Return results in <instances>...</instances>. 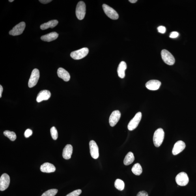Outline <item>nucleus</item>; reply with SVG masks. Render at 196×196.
Segmentation results:
<instances>
[{
  "label": "nucleus",
  "instance_id": "1",
  "mask_svg": "<svg viewBox=\"0 0 196 196\" xmlns=\"http://www.w3.org/2000/svg\"><path fill=\"white\" fill-rule=\"evenodd\" d=\"M165 133L162 128H159L155 131L153 141L156 147L158 148L162 144L164 139Z\"/></svg>",
  "mask_w": 196,
  "mask_h": 196
},
{
  "label": "nucleus",
  "instance_id": "2",
  "mask_svg": "<svg viewBox=\"0 0 196 196\" xmlns=\"http://www.w3.org/2000/svg\"><path fill=\"white\" fill-rule=\"evenodd\" d=\"M161 55L162 58L166 64L172 66L175 63V58L166 49H163L162 51Z\"/></svg>",
  "mask_w": 196,
  "mask_h": 196
},
{
  "label": "nucleus",
  "instance_id": "3",
  "mask_svg": "<svg viewBox=\"0 0 196 196\" xmlns=\"http://www.w3.org/2000/svg\"><path fill=\"white\" fill-rule=\"evenodd\" d=\"M86 14V5L83 1H80L77 4L76 10L77 18L80 20L84 18Z\"/></svg>",
  "mask_w": 196,
  "mask_h": 196
},
{
  "label": "nucleus",
  "instance_id": "4",
  "mask_svg": "<svg viewBox=\"0 0 196 196\" xmlns=\"http://www.w3.org/2000/svg\"><path fill=\"white\" fill-rule=\"evenodd\" d=\"M89 51V49L87 48H83L72 52L71 53V57L75 60L81 59L87 56Z\"/></svg>",
  "mask_w": 196,
  "mask_h": 196
},
{
  "label": "nucleus",
  "instance_id": "5",
  "mask_svg": "<svg viewBox=\"0 0 196 196\" xmlns=\"http://www.w3.org/2000/svg\"><path fill=\"white\" fill-rule=\"evenodd\" d=\"M175 181L179 186H186L189 182V178L187 174L184 172L179 173L176 176Z\"/></svg>",
  "mask_w": 196,
  "mask_h": 196
},
{
  "label": "nucleus",
  "instance_id": "6",
  "mask_svg": "<svg viewBox=\"0 0 196 196\" xmlns=\"http://www.w3.org/2000/svg\"><path fill=\"white\" fill-rule=\"evenodd\" d=\"M142 116V113L141 112H139L135 115L128 125V128L129 130L132 131L137 128L140 122Z\"/></svg>",
  "mask_w": 196,
  "mask_h": 196
},
{
  "label": "nucleus",
  "instance_id": "7",
  "mask_svg": "<svg viewBox=\"0 0 196 196\" xmlns=\"http://www.w3.org/2000/svg\"><path fill=\"white\" fill-rule=\"evenodd\" d=\"M103 8L104 11L107 16L113 20H117L119 16L117 12L110 6L106 4H103Z\"/></svg>",
  "mask_w": 196,
  "mask_h": 196
},
{
  "label": "nucleus",
  "instance_id": "8",
  "mask_svg": "<svg viewBox=\"0 0 196 196\" xmlns=\"http://www.w3.org/2000/svg\"><path fill=\"white\" fill-rule=\"evenodd\" d=\"M40 77L39 71L37 69H35L31 73L28 85L30 88H32L35 86L38 83Z\"/></svg>",
  "mask_w": 196,
  "mask_h": 196
},
{
  "label": "nucleus",
  "instance_id": "9",
  "mask_svg": "<svg viewBox=\"0 0 196 196\" xmlns=\"http://www.w3.org/2000/svg\"><path fill=\"white\" fill-rule=\"evenodd\" d=\"M25 22H21L16 25L13 28V29L10 30L9 32V34L13 36H17L21 35L25 29Z\"/></svg>",
  "mask_w": 196,
  "mask_h": 196
},
{
  "label": "nucleus",
  "instance_id": "10",
  "mask_svg": "<svg viewBox=\"0 0 196 196\" xmlns=\"http://www.w3.org/2000/svg\"><path fill=\"white\" fill-rule=\"evenodd\" d=\"M10 184V178L7 174L4 173L0 178V190L3 191L7 189Z\"/></svg>",
  "mask_w": 196,
  "mask_h": 196
},
{
  "label": "nucleus",
  "instance_id": "11",
  "mask_svg": "<svg viewBox=\"0 0 196 196\" xmlns=\"http://www.w3.org/2000/svg\"><path fill=\"white\" fill-rule=\"evenodd\" d=\"M121 116L120 111L116 110L112 112L109 118V123L112 127L115 126L119 121Z\"/></svg>",
  "mask_w": 196,
  "mask_h": 196
},
{
  "label": "nucleus",
  "instance_id": "12",
  "mask_svg": "<svg viewBox=\"0 0 196 196\" xmlns=\"http://www.w3.org/2000/svg\"><path fill=\"white\" fill-rule=\"evenodd\" d=\"M90 155L93 158L97 159L99 157V150L98 145L93 140L90 141L89 144Z\"/></svg>",
  "mask_w": 196,
  "mask_h": 196
},
{
  "label": "nucleus",
  "instance_id": "13",
  "mask_svg": "<svg viewBox=\"0 0 196 196\" xmlns=\"http://www.w3.org/2000/svg\"><path fill=\"white\" fill-rule=\"evenodd\" d=\"M186 146V144L184 141H179L176 142L172 150V153L174 155H176L180 153L185 149Z\"/></svg>",
  "mask_w": 196,
  "mask_h": 196
},
{
  "label": "nucleus",
  "instance_id": "14",
  "mask_svg": "<svg viewBox=\"0 0 196 196\" xmlns=\"http://www.w3.org/2000/svg\"><path fill=\"white\" fill-rule=\"evenodd\" d=\"M51 96V93L49 90H42L38 93L36 98V101L38 103H40L43 101L48 100L50 98Z\"/></svg>",
  "mask_w": 196,
  "mask_h": 196
},
{
  "label": "nucleus",
  "instance_id": "15",
  "mask_svg": "<svg viewBox=\"0 0 196 196\" xmlns=\"http://www.w3.org/2000/svg\"><path fill=\"white\" fill-rule=\"evenodd\" d=\"M161 83L158 80H153L148 81L146 84V87L148 89L152 90H156L159 89Z\"/></svg>",
  "mask_w": 196,
  "mask_h": 196
},
{
  "label": "nucleus",
  "instance_id": "16",
  "mask_svg": "<svg viewBox=\"0 0 196 196\" xmlns=\"http://www.w3.org/2000/svg\"><path fill=\"white\" fill-rule=\"evenodd\" d=\"M40 170L44 173H51L55 171L56 167L51 163L46 162L41 166Z\"/></svg>",
  "mask_w": 196,
  "mask_h": 196
},
{
  "label": "nucleus",
  "instance_id": "17",
  "mask_svg": "<svg viewBox=\"0 0 196 196\" xmlns=\"http://www.w3.org/2000/svg\"><path fill=\"white\" fill-rule=\"evenodd\" d=\"M57 74L59 78L63 79L64 81H68L70 80V76L69 73L64 68H60L58 69Z\"/></svg>",
  "mask_w": 196,
  "mask_h": 196
},
{
  "label": "nucleus",
  "instance_id": "18",
  "mask_svg": "<svg viewBox=\"0 0 196 196\" xmlns=\"http://www.w3.org/2000/svg\"><path fill=\"white\" fill-rule=\"evenodd\" d=\"M73 152L72 146L68 144L64 148L62 152V157L66 159H69L71 158Z\"/></svg>",
  "mask_w": 196,
  "mask_h": 196
},
{
  "label": "nucleus",
  "instance_id": "19",
  "mask_svg": "<svg viewBox=\"0 0 196 196\" xmlns=\"http://www.w3.org/2000/svg\"><path fill=\"white\" fill-rule=\"evenodd\" d=\"M58 36H59V35L57 32H52L42 36L41 37V39L44 41L50 42L57 39Z\"/></svg>",
  "mask_w": 196,
  "mask_h": 196
},
{
  "label": "nucleus",
  "instance_id": "20",
  "mask_svg": "<svg viewBox=\"0 0 196 196\" xmlns=\"http://www.w3.org/2000/svg\"><path fill=\"white\" fill-rule=\"evenodd\" d=\"M127 68V65L126 62L122 61L120 62L117 69V73L118 76L120 78L123 79L124 78L125 74V71Z\"/></svg>",
  "mask_w": 196,
  "mask_h": 196
},
{
  "label": "nucleus",
  "instance_id": "21",
  "mask_svg": "<svg viewBox=\"0 0 196 196\" xmlns=\"http://www.w3.org/2000/svg\"><path fill=\"white\" fill-rule=\"evenodd\" d=\"M58 24V21L57 20L50 21L48 22L43 24L41 25L40 29L44 30L49 29V28H53L57 26Z\"/></svg>",
  "mask_w": 196,
  "mask_h": 196
},
{
  "label": "nucleus",
  "instance_id": "22",
  "mask_svg": "<svg viewBox=\"0 0 196 196\" xmlns=\"http://www.w3.org/2000/svg\"><path fill=\"white\" fill-rule=\"evenodd\" d=\"M134 157L133 153L129 152L125 157L124 160V163L125 165L128 166L134 162Z\"/></svg>",
  "mask_w": 196,
  "mask_h": 196
},
{
  "label": "nucleus",
  "instance_id": "23",
  "mask_svg": "<svg viewBox=\"0 0 196 196\" xmlns=\"http://www.w3.org/2000/svg\"><path fill=\"white\" fill-rule=\"evenodd\" d=\"M132 171L135 175H139L143 172V169L140 164L139 163H137L133 166Z\"/></svg>",
  "mask_w": 196,
  "mask_h": 196
},
{
  "label": "nucleus",
  "instance_id": "24",
  "mask_svg": "<svg viewBox=\"0 0 196 196\" xmlns=\"http://www.w3.org/2000/svg\"><path fill=\"white\" fill-rule=\"evenodd\" d=\"M3 134L5 136L7 137L11 141H13L16 139V135L15 132H11L9 130L4 131Z\"/></svg>",
  "mask_w": 196,
  "mask_h": 196
},
{
  "label": "nucleus",
  "instance_id": "25",
  "mask_svg": "<svg viewBox=\"0 0 196 196\" xmlns=\"http://www.w3.org/2000/svg\"><path fill=\"white\" fill-rule=\"evenodd\" d=\"M115 186L116 189L120 191H122L124 189L125 184L123 181L120 179H117L115 182Z\"/></svg>",
  "mask_w": 196,
  "mask_h": 196
},
{
  "label": "nucleus",
  "instance_id": "26",
  "mask_svg": "<svg viewBox=\"0 0 196 196\" xmlns=\"http://www.w3.org/2000/svg\"><path fill=\"white\" fill-rule=\"evenodd\" d=\"M58 190L56 189H49L44 192L41 196H55L57 193Z\"/></svg>",
  "mask_w": 196,
  "mask_h": 196
},
{
  "label": "nucleus",
  "instance_id": "27",
  "mask_svg": "<svg viewBox=\"0 0 196 196\" xmlns=\"http://www.w3.org/2000/svg\"><path fill=\"white\" fill-rule=\"evenodd\" d=\"M51 134L52 137L54 140H57L58 138V133L57 129L53 126L50 130Z\"/></svg>",
  "mask_w": 196,
  "mask_h": 196
},
{
  "label": "nucleus",
  "instance_id": "28",
  "mask_svg": "<svg viewBox=\"0 0 196 196\" xmlns=\"http://www.w3.org/2000/svg\"><path fill=\"white\" fill-rule=\"evenodd\" d=\"M82 193V191L80 189H77L68 194L66 196H79Z\"/></svg>",
  "mask_w": 196,
  "mask_h": 196
},
{
  "label": "nucleus",
  "instance_id": "29",
  "mask_svg": "<svg viewBox=\"0 0 196 196\" xmlns=\"http://www.w3.org/2000/svg\"><path fill=\"white\" fill-rule=\"evenodd\" d=\"M32 131L31 129H27L25 130V138H29L32 134Z\"/></svg>",
  "mask_w": 196,
  "mask_h": 196
},
{
  "label": "nucleus",
  "instance_id": "30",
  "mask_svg": "<svg viewBox=\"0 0 196 196\" xmlns=\"http://www.w3.org/2000/svg\"><path fill=\"white\" fill-rule=\"evenodd\" d=\"M158 31L159 32L162 34H164L166 31V27L163 26H160L157 28Z\"/></svg>",
  "mask_w": 196,
  "mask_h": 196
},
{
  "label": "nucleus",
  "instance_id": "31",
  "mask_svg": "<svg viewBox=\"0 0 196 196\" xmlns=\"http://www.w3.org/2000/svg\"><path fill=\"white\" fill-rule=\"evenodd\" d=\"M179 34L178 32L174 31L171 32L170 34V37L171 38H175L178 37Z\"/></svg>",
  "mask_w": 196,
  "mask_h": 196
},
{
  "label": "nucleus",
  "instance_id": "32",
  "mask_svg": "<svg viewBox=\"0 0 196 196\" xmlns=\"http://www.w3.org/2000/svg\"><path fill=\"white\" fill-rule=\"evenodd\" d=\"M137 196H148V194L146 191H139L137 194Z\"/></svg>",
  "mask_w": 196,
  "mask_h": 196
},
{
  "label": "nucleus",
  "instance_id": "33",
  "mask_svg": "<svg viewBox=\"0 0 196 196\" xmlns=\"http://www.w3.org/2000/svg\"><path fill=\"white\" fill-rule=\"evenodd\" d=\"M39 1L43 4H46L51 2L52 1L51 0H40Z\"/></svg>",
  "mask_w": 196,
  "mask_h": 196
},
{
  "label": "nucleus",
  "instance_id": "34",
  "mask_svg": "<svg viewBox=\"0 0 196 196\" xmlns=\"http://www.w3.org/2000/svg\"><path fill=\"white\" fill-rule=\"evenodd\" d=\"M3 91V88L2 86L0 85V98H1L2 93Z\"/></svg>",
  "mask_w": 196,
  "mask_h": 196
},
{
  "label": "nucleus",
  "instance_id": "35",
  "mask_svg": "<svg viewBox=\"0 0 196 196\" xmlns=\"http://www.w3.org/2000/svg\"><path fill=\"white\" fill-rule=\"evenodd\" d=\"M129 1L131 3H136L137 1V0H129Z\"/></svg>",
  "mask_w": 196,
  "mask_h": 196
},
{
  "label": "nucleus",
  "instance_id": "36",
  "mask_svg": "<svg viewBox=\"0 0 196 196\" xmlns=\"http://www.w3.org/2000/svg\"><path fill=\"white\" fill-rule=\"evenodd\" d=\"M9 1L10 2H12L14 1V0H9Z\"/></svg>",
  "mask_w": 196,
  "mask_h": 196
}]
</instances>
